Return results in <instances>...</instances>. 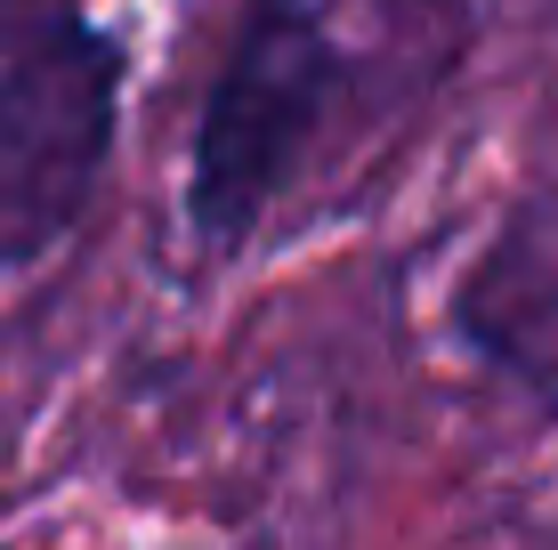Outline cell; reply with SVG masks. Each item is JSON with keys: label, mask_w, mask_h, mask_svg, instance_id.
Instances as JSON below:
<instances>
[{"label": "cell", "mask_w": 558, "mask_h": 550, "mask_svg": "<svg viewBox=\"0 0 558 550\" xmlns=\"http://www.w3.org/2000/svg\"><path fill=\"white\" fill-rule=\"evenodd\" d=\"M340 89H349V49L324 0H243L235 9L227 57L195 113V146H186V219L210 252H235L300 186Z\"/></svg>", "instance_id": "cell-1"}, {"label": "cell", "mask_w": 558, "mask_h": 550, "mask_svg": "<svg viewBox=\"0 0 558 550\" xmlns=\"http://www.w3.org/2000/svg\"><path fill=\"white\" fill-rule=\"evenodd\" d=\"M130 49L65 9L0 49V276L41 268L89 219L122 138Z\"/></svg>", "instance_id": "cell-2"}, {"label": "cell", "mask_w": 558, "mask_h": 550, "mask_svg": "<svg viewBox=\"0 0 558 550\" xmlns=\"http://www.w3.org/2000/svg\"><path fill=\"white\" fill-rule=\"evenodd\" d=\"M453 325L486 365L558 405V203H526L494 227L453 292Z\"/></svg>", "instance_id": "cell-3"}, {"label": "cell", "mask_w": 558, "mask_h": 550, "mask_svg": "<svg viewBox=\"0 0 558 550\" xmlns=\"http://www.w3.org/2000/svg\"><path fill=\"white\" fill-rule=\"evenodd\" d=\"M73 0H0V49L16 41V33H33V25H49V16H65Z\"/></svg>", "instance_id": "cell-4"}, {"label": "cell", "mask_w": 558, "mask_h": 550, "mask_svg": "<svg viewBox=\"0 0 558 550\" xmlns=\"http://www.w3.org/2000/svg\"><path fill=\"white\" fill-rule=\"evenodd\" d=\"M389 9H397V16H413V25H437V16H446L453 0H389Z\"/></svg>", "instance_id": "cell-5"}]
</instances>
